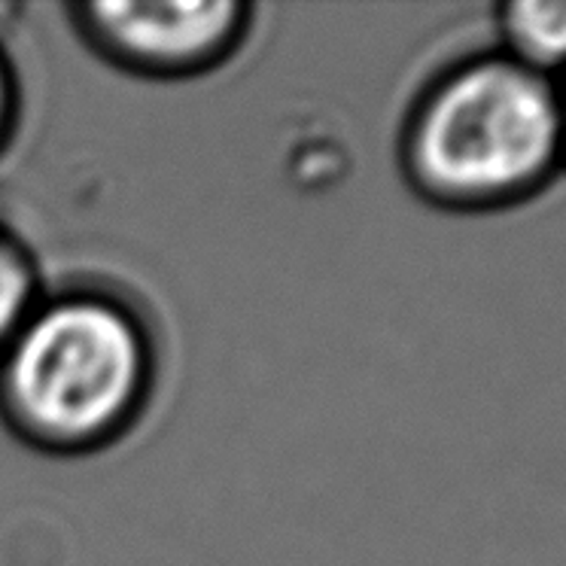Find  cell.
Returning a JSON list of instances; mask_svg holds the SVG:
<instances>
[{
	"mask_svg": "<svg viewBox=\"0 0 566 566\" xmlns=\"http://www.w3.org/2000/svg\"><path fill=\"white\" fill-rule=\"evenodd\" d=\"M156 366L147 321L125 298L62 290L0 350V418L38 451L92 454L144 415Z\"/></svg>",
	"mask_w": 566,
	"mask_h": 566,
	"instance_id": "6da1fadb",
	"label": "cell"
},
{
	"mask_svg": "<svg viewBox=\"0 0 566 566\" xmlns=\"http://www.w3.org/2000/svg\"><path fill=\"white\" fill-rule=\"evenodd\" d=\"M402 168L444 210H500L539 196L566 168L560 83L505 52H481L432 80L402 132Z\"/></svg>",
	"mask_w": 566,
	"mask_h": 566,
	"instance_id": "7a4b0ae2",
	"label": "cell"
},
{
	"mask_svg": "<svg viewBox=\"0 0 566 566\" xmlns=\"http://www.w3.org/2000/svg\"><path fill=\"white\" fill-rule=\"evenodd\" d=\"M88 50L125 74L189 80L217 71L250 38L253 7L241 0L198 3H76L67 7Z\"/></svg>",
	"mask_w": 566,
	"mask_h": 566,
	"instance_id": "3957f363",
	"label": "cell"
},
{
	"mask_svg": "<svg viewBox=\"0 0 566 566\" xmlns=\"http://www.w3.org/2000/svg\"><path fill=\"white\" fill-rule=\"evenodd\" d=\"M500 52L533 74L566 76V3L515 0L496 13Z\"/></svg>",
	"mask_w": 566,
	"mask_h": 566,
	"instance_id": "277c9868",
	"label": "cell"
},
{
	"mask_svg": "<svg viewBox=\"0 0 566 566\" xmlns=\"http://www.w3.org/2000/svg\"><path fill=\"white\" fill-rule=\"evenodd\" d=\"M40 298L38 262L19 234L0 226V350L13 342Z\"/></svg>",
	"mask_w": 566,
	"mask_h": 566,
	"instance_id": "5b68a950",
	"label": "cell"
},
{
	"mask_svg": "<svg viewBox=\"0 0 566 566\" xmlns=\"http://www.w3.org/2000/svg\"><path fill=\"white\" fill-rule=\"evenodd\" d=\"M15 119H19V80L7 52L0 50V153L13 137Z\"/></svg>",
	"mask_w": 566,
	"mask_h": 566,
	"instance_id": "8992f818",
	"label": "cell"
},
{
	"mask_svg": "<svg viewBox=\"0 0 566 566\" xmlns=\"http://www.w3.org/2000/svg\"><path fill=\"white\" fill-rule=\"evenodd\" d=\"M560 101H564V135H566V86H560Z\"/></svg>",
	"mask_w": 566,
	"mask_h": 566,
	"instance_id": "52a82bcc",
	"label": "cell"
}]
</instances>
